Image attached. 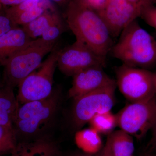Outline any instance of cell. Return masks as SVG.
<instances>
[{"label":"cell","mask_w":156,"mask_h":156,"mask_svg":"<svg viewBox=\"0 0 156 156\" xmlns=\"http://www.w3.org/2000/svg\"><path fill=\"white\" fill-rule=\"evenodd\" d=\"M106 59L83 43L76 40L72 44L58 50L57 66L66 75L73 76L81 71L92 66L105 67Z\"/></svg>","instance_id":"9"},{"label":"cell","mask_w":156,"mask_h":156,"mask_svg":"<svg viewBox=\"0 0 156 156\" xmlns=\"http://www.w3.org/2000/svg\"><path fill=\"white\" fill-rule=\"evenodd\" d=\"M99 66H92L83 70L73 76L69 97L76 99L82 95L104 87L114 79L110 77Z\"/></svg>","instance_id":"11"},{"label":"cell","mask_w":156,"mask_h":156,"mask_svg":"<svg viewBox=\"0 0 156 156\" xmlns=\"http://www.w3.org/2000/svg\"><path fill=\"white\" fill-rule=\"evenodd\" d=\"M88 7L98 12L103 9L108 0H83Z\"/></svg>","instance_id":"25"},{"label":"cell","mask_w":156,"mask_h":156,"mask_svg":"<svg viewBox=\"0 0 156 156\" xmlns=\"http://www.w3.org/2000/svg\"><path fill=\"white\" fill-rule=\"evenodd\" d=\"M1 7H2V6H1Z\"/></svg>","instance_id":"34"},{"label":"cell","mask_w":156,"mask_h":156,"mask_svg":"<svg viewBox=\"0 0 156 156\" xmlns=\"http://www.w3.org/2000/svg\"><path fill=\"white\" fill-rule=\"evenodd\" d=\"M59 101L58 94L53 92L45 99L19 105L13 125L16 135L33 136L41 131L54 116Z\"/></svg>","instance_id":"4"},{"label":"cell","mask_w":156,"mask_h":156,"mask_svg":"<svg viewBox=\"0 0 156 156\" xmlns=\"http://www.w3.org/2000/svg\"><path fill=\"white\" fill-rule=\"evenodd\" d=\"M58 14L55 9H49L31 22L23 26L22 28L32 39L41 37Z\"/></svg>","instance_id":"17"},{"label":"cell","mask_w":156,"mask_h":156,"mask_svg":"<svg viewBox=\"0 0 156 156\" xmlns=\"http://www.w3.org/2000/svg\"><path fill=\"white\" fill-rule=\"evenodd\" d=\"M64 31V26L61 17L57 16L41 37L48 41H57Z\"/></svg>","instance_id":"21"},{"label":"cell","mask_w":156,"mask_h":156,"mask_svg":"<svg viewBox=\"0 0 156 156\" xmlns=\"http://www.w3.org/2000/svg\"><path fill=\"white\" fill-rule=\"evenodd\" d=\"M140 17L148 25L156 30V6L151 5L144 7L142 9Z\"/></svg>","instance_id":"23"},{"label":"cell","mask_w":156,"mask_h":156,"mask_svg":"<svg viewBox=\"0 0 156 156\" xmlns=\"http://www.w3.org/2000/svg\"><path fill=\"white\" fill-rule=\"evenodd\" d=\"M115 156H132L134 150L133 136L122 129L109 134Z\"/></svg>","instance_id":"16"},{"label":"cell","mask_w":156,"mask_h":156,"mask_svg":"<svg viewBox=\"0 0 156 156\" xmlns=\"http://www.w3.org/2000/svg\"><path fill=\"white\" fill-rule=\"evenodd\" d=\"M13 88L0 84V125L13 127L19 104Z\"/></svg>","instance_id":"14"},{"label":"cell","mask_w":156,"mask_h":156,"mask_svg":"<svg viewBox=\"0 0 156 156\" xmlns=\"http://www.w3.org/2000/svg\"><path fill=\"white\" fill-rule=\"evenodd\" d=\"M11 156H59L58 147L48 136L17 143Z\"/></svg>","instance_id":"13"},{"label":"cell","mask_w":156,"mask_h":156,"mask_svg":"<svg viewBox=\"0 0 156 156\" xmlns=\"http://www.w3.org/2000/svg\"><path fill=\"white\" fill-rule=\"evenodd\" d=\"M25 0H0V6L4 8L6 6L10 7L17 5Z\"/></svg>","instance_id":"27"},{"label":"cell","mask_w":156,"mask_h":156,"mask_svg":"<svg viewBox=\"0 0 156 156\" xmlns=\"http://www.w3.org/2000/svg\"><path fill=\"white\" fill-rule=\"evenodd\" d=\"M75 139L78 147L85 153L92 155L101 150L102 147L101 136L93 128H90L78 131Z\"/></svg>","instance_id":"15"},{"label":"cell","mask_w":156,"mask_h":156,"mask_svg":"<svg viewBox=\"0 0 156 156\" xmlns=\"http://www.w3.org/2000/svg\"><path fill=\"white\" fill-rule=\"evenodd\" d=\"M0 66H1V64H0ZM1 83H1V81H0V84H1Z\"/></svg>","instance_id":"33"},{"label":"cell","mask_w":156,"mask_h":156,"mask_svg":"<svg viewBox=\"0 0 156 156\" xmlns=\"http://www.w3.org/2000/svg\"><path fill=\"white\" fill-rule=\"evenodd\" d=\"M118 126L132 136L140 139L156 122V95L131 102L116 115Z\"/></svg>","instance_id":"8"},{"label":"cell","mask_w":156,"mask_h":156,"mask_svg":"<svg viewBox=\"0 0 156 156\" xmlns=\"http://www.w3.org/2000/svg\"><path fill=\"white\" fill-rule=\"evenodd\" d=\"M22 28L17 27L0 37V64L4 66L8 60L32 41Z\"/></svg>","instance_id":"12"},{"label":"cell","mask_w":156,"mask_h":156,"mask_svg":"<svg viewBox=\"0 0 156 156\" xmlns=\"http://www.w3.org/2000/svg\"><path fill=\"white\" fill-rule=\"evenodd\" d=\"M98 156H115L112 151L109 135H108L106 143Z\"/></svg>","instance_id":"26"},{"label":"cell","mask_w":156,"mask_h":156,"mask_svg":"<svg viewBox=\"0 0 156 156\" xmlns=\"http://www.w3.org/2000/svg\"><path fill=\"white\" fill-rule=\"evenodd\" d=\"M58 51L55 48L41 65L18 85L17 98L19 105L45 99L53 93Z\"/></svg>","instance_id":"5"},{"label":"cell","mask_w":156,"mask_h":156,"mask_svg":"<svg viewBox=\"0 0 156 156\" xmlns=\"http://www.w3.org/2000/svg\"><path fill=\"white\" fill-rule=\"evenodd\" d=\"M17 27L6 14L4 8L0 6V37Z\"/></svg>","instance_id":"24"},{"label":"cell","mask_w":156,"mask_h":156,"mask_svg":"<svg viewBox=\"0 0 156 156\" xmlns=\"http://www.w3.org/2000/svg\"><path fill=\"white\" fill-rule=\"evenodd\" d=\"M49 0H41L38 5L25 12L20 13L11 18L15 25H25L31 22L41 16L44 12L49 9H53Z\"/></svg>","instance_id":"19"},{"label":"cell","mask_w":156,"mask_h":156,"mask_svg":"<svg viewBox=\"0 0 156 156\" xmlns=\"http://www.w3.org/2000/svg\"><path fill=\"white\" fill-rule=\"evenodd\" d=\"M56 42L41 37L33 40L4 66L3 84L11 88L19 84L42 64L43 58L56 48Z\"/></svg>","instance_id":"3"},{"label":"cell","mask_w":156,"mask_h":156,"mask_svg":"<svg viewBox=\"0 0 156 156\" xmlns=\"http://www.w3.org/2000/svg\"><path fill=\"white\" fill-rule=\"evenodd\" d=\"M41 0H25L17 5L5 9V12L10 18L25 12L37 5Z\"/></svg>","instance_id":"22"},{"label":"cell","mask_w":156,"mask_h":156,"mask_svg":"<svg viewBox=\"0 0 156 156\" xmlns=\"http://www.w3.org/2000/svg\"><path fill=\"white\" fill-rule=\"evenodd\" d=\"M131 2L141 5L144 6H146L149 5H154L156 2V0H128Z\"/></svg>","instance_id":"28"},{"label":"cell","mask_w":156,"mask_h":156,"mask_svg":"<svg viewBox=\"0 0 156 156\" xmlns=\"http://www.w3.org/2000/svg\"><path fill=\"white\" fill-rule=\"evenodd\" d=\"M17 144V135L13 127L0 125V155L11 154Z\"/></svg>","instance_id":"20"},{"label":"cell","mask_w":156,"mask_h":156,"mask_svg":"<svg viewBox=\"0 0 156 156\" xmlns=\"http://www.w3.org/2000/svg\"><path fill=\"white\" fill-rule=\"evenodd\" d=\"M117 87L131 102L156 95V74L145 69L123 64L115 69Z\"/></svg>","instance_id":"6"},{"label":"cell","mask_w":156,"mask_h":156,"mask_svg":"<svg viewBox=\"0 0 156 156\" xmlns=\"http://www.w3.org/2000/svg\"><path fill=\"white\" fill-rule=\"evenodd\" d=\"M110 53L123 64L146 69L156 63V40L136 20L123 30Z\"/></svg>","instance_id":"2"},{"label":"cell","mask_w":156,"mask_h":156,"mask_svg":"<svg viewBox=\"0 0 156 156\" xmlns=\"http://www.w3.org/2000/svg\"><path fill=\"white\" fill-rule=\"evenodd\" d=\"M65 17L76 40L106 58L114 44L110 33L99 14L83 0H69Z\"/></svg>","instance_id":"1"},{"label":"cell","mask_w":156,"mask_h":156,"mask_svg":"<svg viewBox=\"0 0 156 156\" xmlns=\"http://www.w3.org/2000/svg\"><path fill=\"white\" fill-rule=\"evenodd\" d=\"M117 85L113 80L104 87L74 99L73 121L76 129L85 126L97 114L111 111Z\"/></svg>","instance_id":"7"},{"label":"cell","mask_w":156,"mask_h":156,"mask_svg":"<svg viewBox=\"0 0 156 156\" xmlns=\"http://www.w3.org/2000/svg\"><path fill=\"white\" fill-rule=\"evenodd\" d=\"M144 7L128 0H108L97 13L105 23L112 37H118L127 26L140 17Z\"/></svg>","instance_id":"10"},{"label":"cell","mask_w":156,"mask_h":156,"mask_svg":"<svg viewBox=\"0 0 156 156\" xmlns=\"http://www.w3.org/2000/svg\"><path fill=\"white\" fill-rule=\"evenodd\" d=\"M52 1L59 5H65L66 3H67L68 4L69 0H52Z\"/></svg>","instance_id":"29"},{"label":"cell","mask_w":156,"mask_h":156,"mask_svg":"<svg viewBox=\"0 0 156 156\" xmlns=\"http://www.w3.org/2000/svg\"><path fill=\"white\" fill-rule=\"evenodd\" d=\"M91 127L101 134H111L118 126L116 115L111 111L95 115L89 122Z\"/></svg>","instance_id":"18"},{"label":"cell","mask_w":156,"mask_h":156,"mask_svg":"<svg viewBox=\"0 0 156 156\" xmlns=\"http://www.w3.org/2000/svg\"><path fill=\"white\" fill-rule=\"evenodd\" d=\"M153 130V142L155 146L156 147V122L153 128H152Z\"/></svg>","instance_id":"30"},{"label":"cell","mask_w":156,"mask_h":156,"mask_svg":"<svg viewBox=\"0 0 156 156\" xmlns=\"http://www.w3.org/2000/svg\"><path fill=\"white\" fill-rule=\"evenodd\" d=\"M76 156H92V155L88 154H81V155H77Z\"/></svg>","instance_id":"31"},{"label":"cell","mask_w":156,"mask_h":156,"mask_svg":"<svg viewBox=\"0 0 156 156\" xmlns=\"http://www.w3.org/2000/svg\"></svg>","instance_id":"35"},{"label":"cell","mask_w":156,"mask_h":156,"mask_svg":"<svg viewBox=\"0 0 156 156\" xmlns=\"http://www.w3.org/2000/svg\"><path fill=\"white\" fill-rule=\"evenodd\" d=\"M147 156H156L153 155H148Z\"/></svg>","instance_id":"32"}]
</instances>
